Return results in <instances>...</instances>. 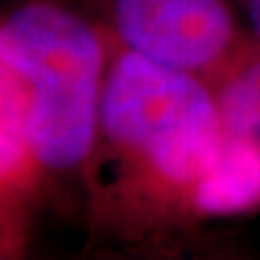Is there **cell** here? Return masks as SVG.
Masks as SVG:
<instances>
[{"instance_id":"277c9868","label":"cell","mask_w":260,"mask_h":260,"mask_svg":"<svg viewBox=\"0 0 260 260\" xmlns=\"http://www.w3.org/2000/svg\"><path fill=\"white\" fill-rule=\"evenodd\" d=\"M260 210V145L225 133V145L203 195L205 222Z\"/></svg>"},{"instance_id":"5b68a950","label":"cell","mask_w":260,"mask_h":260,"mask_svg":"<svg viewBox=\"0 0 260 260\" xmlns=\"http://www.w3.org/2000/svg\"><path fill=\"white\" fill-rule=\"evenodd\" d=\"M228 135L260 145V45H252L216 85Z\"/></svg>"},{"instance_id":"3957f363","label":"cell","mask_w":260,"mask_h":260,"mask_svg":"<svg viewBox=\"0 0 260 260\" xmlns=\"http://www.w3.org/2000/svg\"><path fill=\"white\" fill-rule=\"evenodd\" d=\"M121 48L208 83L252 45L230 0H68Z\"/></svg>"},{"instance_id":"7a4b0ae2","label":"cell","mask_w":260,"mask_h":260,"mask_svg":"<svg viewBox=\"0 0 260 260\" xmlns=\"http://www.w3.org/2000/svg\"><path fill=\"white\" fill-rule=\"evenodd\" d=\"M112 47L68 0H16L0 14V56L19 89L29 164L72 191L81 212Z\"/></svg>"},{"instance_id":"ba28073f","label":"cell","mask_w":260,"mask_h":260,"mask_svg":"<svg viewBox=\"0 0 260 260\" xmlns=\"http://www.w3.org/2000/svg\"><path fill=\"white\" fill-rule=\"evenodd\" d=\"M10 2H16V0H10Z\"/></svg>"},{"instance_id":"6da1fadb","label":"cell","mask_w":260,"mask_h":260,"mask_svg":"<svg viewBox=\"0 0 260 260\" xmlns=\"http://www.w3.org/2000/svg\"><path fill=\"white\" fill-rule=\"evenodd\" d=\"M223 145L212 83L114 43L83 177L91 237L133 252L179 247L205 223L203 195Z\"/></svg>"},{"instance_id":"8992f818","label":"cell","mask_w":260,"mask_h":260,"mask_svg":"<svg viewBox=\"0 0 260 260\" xmlns=\"http://www.w3.org/2000/svg\"><path fill=\"white\" fill-rule=\"evenodd\" d=\"M29 164L23 135V108L18 83L0 56V185L10 183Z\"/></svg>"},{"instance_id":"52a82bcc","label":"cell","mask_w":260,"mask_h":260,"mask_svg":"<svg viewBox=\"0 0 260 260\" xmlns=\"http://www.w3.org/2000/svg\"><path fill=\"white\" fill-rule=\"evenodd\" d=\"M243 12L247 18V27L251 31L252 39L260 45V0H241Z\"/></svg>"}]
</instances>
